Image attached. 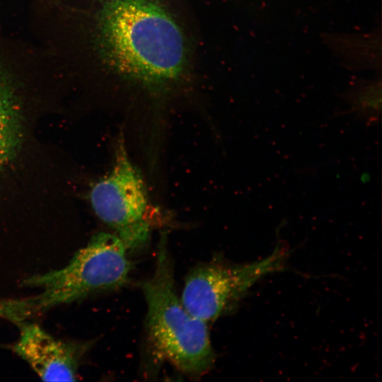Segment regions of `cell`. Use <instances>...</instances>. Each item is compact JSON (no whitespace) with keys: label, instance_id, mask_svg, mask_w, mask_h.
Returning <instances> with one entry per match:
<instances>
[{"label":"cell","instance_id":"obj_8","mask_svg":"<svg viewBox=\"0 0 382 382\" xmlns=\"http://www.w3.org/2000/svg\"><path fill=\"white\" fill-rule=\"evenodd\" d=\"M341 99L349 106L348 110L340 112L339 115L352 114L354 117L364 122L366 126L377 125L381 114V78L371 80L352 81Z\"/></svg>","mask_w":382,"mask_h":382},{"label":"cell","instance_id":"obj_9","mask_svg":"<svg viewBox=\"0 0 382 382\" xmlns=\"http://www.w3.org/2000/svg\"><path fill=\"white\" fill-rule=\"evenodd\" d=\"M17 112L0 117V169L17 149L20 132Z\"/></svg>","mask_w":382,"mask_h":382},{"label":"cell","instance_id":"obj_7","mask_svg":"<svg viewBox=\"0 0 382 382\" xmlns=\"http://www.w3.org/2000/svg\"><path fill=\"white\" fill-rule=\"evenodd\" d=\"M325 43L349 69H381V30L364 34L325 33Z\"/></svg>","mask_w":382,"mask_h":382},{"label":"cell","instance_id":"obj_2","mask_svg":"<svg viewBox=\"0 0 382 382\" xmlns=\"http://www.w3.org/2000/svg\"><path fill=\"white\" fill-rule=\"evenodd\" d=\"M141 286L147 306V340L153 354L190 378L205 375L215 361L207 323L191 314L178 297L165 239L159 243L153 274Z\"/></svg>","mask_w":382,"mask_h":382},{"label":"cell","instance_id":"obj_5","mask_svg":"<svg viewBox=\"0 0 382 382\" xmlns=\"http://www.w3.org/2000/svg\"><path fill=\"white\" fill-rule=\"evenodd\" d=\"M90 200L96 214L115 231L127 250L142 248L149 239L148 195L141 173L131 161L124 137H118L111 172L93 187Z\"/></svg>","mask_w":382,"mask_h":382},{"label":"cell","instance_id":"obj_11","mask_svg":"<svg viewBox=\"0 0 382 382\" xmlns=\"http://www.w3.org/2000/svg\"><path fill=\"white\" fill-rule=\"evenodd\" d=\"M10 313V305L6 299H0V318H6Z\"/></svg>","mask_w":382,"mask_h":382},{"label":"cell","instance_id":"obj_1","mask_svg":"<svg viewBox=\"0 0 382 382\" xmlns=\"http://www.w3.org/2000/svg\"><path fill=\"white\" fill-rule=\"evenodd\" d=\"M93 20L94 47L100 59L120 74L161 83L182 72L183 35L157 4L149 0L109 1L102 4Z\"/></svg>","mask_w":382,"mask_h":382},{"label":"cell","instance_id":"obj_6","mask_svg":"<svg viewBox=\"0 0 382 382\" xmlns=\"http://www.w3.org/2000/svg\"><path fill=\"white\" fill-rule=\"evenodd\" d=\"M18 339L11 347L37 375L45 381H75L90 342L57 339L39 325L22 320Z\"/></svg>","mask_w":382,"mask_h":382},{"label":"cell","instance_id":"obj_10","mask_svg":"<svg viewBox=\"0 0 382 382\" xmlns=\"http://www.w3.org/2000/svg\"><path fill=\"white\" fill-rule=\"evenodd\" d=\"M42 2L47 4H51L57 6L67 7V8H75L80 0H38ZM101 1L104 3L117 1V0H98Z\"/></svg>","mask_w":382,"mask_h":382},{"label":"cell","instance_id":"obj_3","mask_svg":"<svg viewBox=\"0 0 382 382\" xmlns=\"http://www.w3.org/2000/svg\"><path fill=\"white\" fill-rule=\"evenodd\" d=\"M127 248L115 234L99 233L64 267L23 280L40 290L34 296L37 312L72 303L92 294L115 290L128 282L131 263Z\"/></svg>","mask_w":382,"mask_h":382},{"label":"cell","instance_id":"obj_4","mask_svg":"<svg viewBox=\"0 0 382 382\" xmlns=\"http://www.w3.org/2000/svg\"><path fill=\"white\" fill-rule=\"evenodd\" d=\"M287 250L281 245L265 258L248 264L202 263L187 276L180 300L187 311L208 323L233 309L263 277L284 267Z\"/></svg>","mask_w":382,"mask_h":382}]
</instances>
